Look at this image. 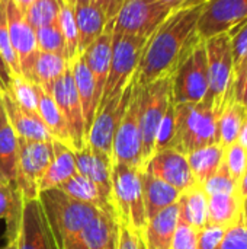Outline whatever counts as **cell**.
I'll list each match as a JSON object with an SVG mask.
<instances>
[{"label":"cell","instance_id":"cell-1","mask_svg":"<svg viewBox=\"0 0 247 249\" xmlns=\"http://www.w3.org/2000/svg\"><path fill=\"white\" fill-rule=\"evenodd\" d=\"M202 4L173 10L151 34L135 71V79L141 86L172 76L189 48L201 38L198 19Z\"/></svg>","mask_w":247,"mask_h":249},{"label":"cell","instance_id":"cell-2","mask_svg":"<svg viewBox=\"0 0 247 249\" xmlns=\"http://www.w3.org/2000/svg\"><path fill=\"white\" fill-rule=\"evenodd\" d=\"M141 169L125 163L112 165L111 203L121 226L143 233L147 225Z\"/></svg>","mask_w":247,"mask_h":249},{"label":"cell","instance_id":"cell-3","mask_svg":"<svg viewBox=\"0 0 247 249\" xmlns=\"http://www.w3.org/2000/svg\"><path fill=\"white\" fill-rule=\"evenodd\" d=\"M217 112L205 102L175 104V136L170 149L185 156L191 152L217 144Z\"/></svg>","mask_w":247,"mask_h":249},{"label":"cell","instance_id":"cell-4","mask_svg":"<svg viewBox=\"0 0 247 249\" xmlns=\"http://www.w3.org/2000/svg\"><path fill=\"white\" fill-rule=\"evenodd\" d=\"M38 200L42 204L60 249L66 242L80 239L83 229L99 210L93 206L73 200L60 188H51L39 193Z\"/></svg>","mask_w":247,"mask_h":249},{"label":"cell","instance_id":"cell-5","mask_svg":"<svg viewBox=\"0 0 247 249\" xmlns=\"http://www.w3.org/2000/svg\"><path fill=\"white\" fill-rule=\"evenodd\" d=\"M205 41L208 60V93L202 102L213 107L217 115L234 99V63L231 53V36L221 34Z\"/></svg>","mask_w":247,"mask_h":249},{"label":"cell","instance_id":"cell-6","mask_svg":"<svg viewBox=\"0 0 247 249\" xmlns=\"http://www.w3.org/2000/svg\"><path fill=\"white\" fill-rule=\"evenodd\" d=\"M208 93V60L205 41L199 38L185 54L172 74L175 104H198Z\"/></svg>","mask_w":247,"mask_h":249},{"label":"cell","instance_id":"cell-7","mask_svg":"<svg viewBox=\"0 0 247 249\" xmlns=\"http://www.w3.org/2000/svg\"><path fill=\"white\" fill-rule=\"evenodd\" d=\"M172 102V76L154 80L140 88L138 117L143 140V163H146L154 153L159 127Z\"/></svg>","mask_w":247,"mask_h":249},{"label":"cell","instance_id":"cell-8","mask_svg":"<svg viewBox=\"0 0 247 249\" xmlns=\"http://www.w3.org/2000/svg\"><path fill=\"white\" fill-rule=\"evenodd\" d=\"M147 39L148 38L114 32L109 74L99 105L124 92L138 69V63Z\"/></svg>","mask_w":247,"mask_h":249},{"label":"cell","instance_id":"cell-9","mask_svg":"<svg viewBox=\"0 0 247 249\" xmlns=\"http://www.w3.org/2000/svg\"><path fill=\"white\" fill-rule=\"evenodd\" d=\"M54 140L38 142L17 139V166L16 187L19 188L23 201L38 200L39 182L54 158Z\"/></svg>","mask_w":247,"mask_h":249},{"label":"cell","instance_id":"cell-10","mask_svg":"<svg viewBox=\"0 0 247 249\" xmlns=\"http://www.w3.org/2000/svg\"><path fill=\"white\" fill-rule=\"evenodd\" d=\"M172 12V7L157 0H124L111 20L112 32L150 38Z\"/></svg>","mask_w":247,"mask_h":249},{"label":"cell","instance_id":"cell-11","mask_svg":"<svg viewBox=\"0 0 247 249\" xmlns=\"http://www.w3.org/2000/svg\"><path fill=\"white\" fill-rule=\"evenodd\" d=\"M140 83L135 79L131 101L118 124L112 142V165L125 163L143 171V140L140 131Z\"/></svg>","mask_w":247,"mask_h":249},{"label":"cell","instance_id":"cell-12","mask_svg":"<svg viewBox=\"0 0 247 249\" xmlns=\"http://www.w3.org/2000/svg\"><path fill=\"white\" fill-rule=\"evenodd\" d=\"M135 85V74L124 89L121 95H116L98 107L95 120L87 131V144L93 150H98L112 159V142L118 124L131 101Z\"/></svg>","mask_w":247,"mask_h":249},{"label":"cell","instance_id":"cell-13","mask_svg":"<svg viewBox=\"0 0 247 249\" xmlns=\"http://www.w3.org/2000/svg\"><path fill=\"white\" fill-rule=\"evenodd\" d=\"M247 23V0H207L198 19V35L202 39L229 34Z\"/></svg>","mask_w":247,"mask_h":249},{"label":"cell","instance_id":"cell-14","mask_svg":"<svg viewBox=\"0 0 247 249\" xmlns=\"http://www.w3.org/2000/svg\"><path fill=\"white\" fill-rule=\"evenodd\" d=\"M48 93H51L63 117L66 118L71 136L73 150H80L86 147L87 144L86 121L70 69H67V71L51 85Z\"/></svg>","mask_w":247,"mask_h":249},{"label":"cell","instance_id":"cell-15","mask_svg":"<svg viewBox=\"0 0 247 249\" xmlns=\"http://www.w3.org/2000/svg\"><path fill=\"white\" fill-rule=\"evenodd\" d=\"M143 171L172 185L181 193L197 184L186 156L175 149H165L153 153V156L144 163Z\"/></svg>","mask_w":247,"mask_h":249},{"label":"cell","instance_id":"cell-16","mask_svg":"<svg viewBox=\"0 0 247 249\" xmlns=\"http://www.w3.org/2000/svg\"><path fill=\"white\" fill-rule=\"evenodd\" d=\"M17 249H60L39 200L23 204Z\"/></svg>","mask_w":247,"mask_h":249},{"label":"cell","instance_id":"cell-17","mask_svg":"<svg viewBox=\"0 0 247 249\" xmlns=\"http://www.w3.org/2000/svg\"><path fill=\"white\" fill-rule=\"evenodd\" d=\"M6 16L10 44L17 55L20 73L23 77H26L39 51L36 45V34L35 29L28 23L25 13L10 0H6Z\"/></svg>","mask_w":247,"mask_h":249},{"label":"cell","instance_id":"cell-18","mask_svg":"<svg viewBox=\"0 0 247 249\" xmlns=\"http://www.w3.org/2000/svg\"><path fill=\"white\" fill-rule=\"evenodd\" d=\"M112 38H114V32H112V25L109 22L103 34L99 38H96L82 53V58L95 80L98 107H99V102L105 89V83L109 74L111 55H112Z\"/></svg>","mask_w":247,"mask_h":249},{"label":"cell","instance_id":"cell-19","mask_svg":"<svg viewBox=\"0 0 247 249\" xmlns=\"http://www.w3.org/2000/svg\"><path fill=\"white\" fill-rule=\"evenodd\" d=\"M3 107L7 117V124L12 127L17 139L48 142L54 140L36 112H31L20 107L9 93H1Z\"/></svg>","mask_w":247,"mask_h":249},{"label":"cell","instance_id":"cell-20","mask_svg":"<svg viewBox=\"0 0 247 249\" xmlns=\"http://www.w3.org/2000/svg\"><path fill=\"white\" fill-rule=\"evenodd\" d=\"M121 225L114 209H99L83 229L80 239L87 249H118Z\"/></svg>","mask_w":247,"mask_h":249},{"label":"cell","instance_id":"cell-21","mask_svg":"<svg viewBox=\"0 0 247 249\" xmlns=\"http://www.w3.org/2000/svg\"><path fill=\"white\" fill-rule=\"evenodd\" d=\"M23 204L16 182H0V247L17 241Z\"/></svg>","mask_w":247,"mask_h":249},{"label":"cell","instance_id":"cell-22","mask_svg":"<svg viewBox=\"0 0 247 249\" xmlns=\"http://www.w3.org/2000/svg\"><path fill=\"white\" fill-rule=\"evenodd\" d=\"M179 223L178 203L166 207L147 220L146 229L141 233L147 249H170L173 235Z\"/></svg>","mask_w":247,"mask_h":249},{"label":"cell","instance_id":"cell-23","mask_svg":"<svg viewBox=\"0 0 247 249\" xmlns=\"http://www.w3.org/2000/svg\"><path fill=\"white\" fill-rule=\"evenodd\" d=\"M77 172L87 177L98 184L106 194L111 196V177H112V159L92 147L86 146L80 150H74Z\"/></svg>","mask_w":247,"mask_h":249},{"label":"cell","instance_id":"cell-24","mask_svg":"<svg viewBox=\"0 0 247 249\" xmlns=\"http://www.w3.org/2000/svg\"><path fill=\"white\" fill-rule=\"evenodd\" d=\"M77 34H79V50L80 54L106 29L111 22L106 13L93 3H80L73 6Z\"/></svg>","mask_w":247,"mask_h":249},{"label":"cell","instance_id":"cell-25","mask_svg":"<svg viewBox=\"0 0 247 249\" xmlns=\"http://www.w3.org/2000/svg\"><path fill=\"white\" fill-rule=\"evenodd\" d=\"M68 69L71 71L74 86L82 104L84 121H86V128L89 131L95 115L98 109V101H96V88H95V80L92 73L89 71L87 66L84 64L82 55H77L68 63Z\"/></svg>","mask_w":247,"mask_h":249},{"label":"cell","instance_id":"cell-26","mask_svg":"<svg viewBox=\"0 0 247 249\" xmlns=\"http://www.w3.org/2000/svg\"><path fill=\"white\" fill-rule=\"evenodd\" d=\"M208 225L223 229L245 225L243 204L239 194L208 196Z\"/></svg>","mask_w":247,"mask_h":249},{"label":"cell","instance_id":"cell-27","mask_svg":"<svg viewBox=\"0 0 247 249\" xmlns=\"http://www.w3.org/2000/svg\"><path fill=\"white\" fill-rule=\"evenodd\" d=\"M52 144H54V158L39 182V193L51 188H58L67 179H70L73 175L77 174L74 150L57 140H54Z\"/></svg>","mask_w":247,"mask_h":249},{"label":"cell","instance_id":"cell-28","mask_svg":"<svg viewBox=\"0 0 247 249\" xmlns=\"http://www.w3.org/2000/svg\"><path fill=\"white\" fill-rule=\"evenodd\" d=\"M141 182H143V198H144L147 220L151 219L159 212L165 210L166 207L176 204L181 197L179 190L154 178L153 175L144 171L141 172Z\"/></svg>","mask_w":247,"mask_h":249},{"label":"cell","instance_id":"cell-29","mask_svg":"<svg viewBox=\"0 0 247 249\" xmlns=\"http://www.w3.org/2000/svg\"><path fill=\"white\" fill-rule=\"evenodd\" d=\"M179 220L188 223L194 229L199 231L208 225V196L202 185L194 187L181 193L178 200Z\"/></svg>","mask_w":247,"mask_h":249},{"label":"cell","instance_id":"cell-30","mask_svg":"<svg viewBox=\"0 0 247 249\" xmlns=\"http://www.w3.org/2000/svg\"><path fill=\"white\" fill-rule=\"evenodd\" d=\"M58 188L64 194L80 203L93 206L96 209H114L111 203V196L106 194L98 184H95L87 177L79 172L73 175L70 179H67Z\"/></svg>","mask_w":247,"mask_h":249},{"label":"cell","instance_id":"cell-31","mask_svg":"<svg viewBox=\"0 0 247 249\" xmlns=\"http://www.w3.org/2000/svg\"><path fill=\"white\" fill-rule=\"evenodd\" d=\"M68 69V60L60 54L38 51L32 67L25 79L41 86L44 90H49L51 85L61 77Z\"/></svg>","mask_w":247,"mask_h":249},{"label":"cell","instance_id":"cell-32","mask_svg":"<svg viewBox=\"0 0 247 249\" xmlns=\"http://www.w3.org/2000/svg\"><path fill=\"white\" fill-rule=\"evenodd\" d=\"M38 115L41 117L42 123L45 124L54 140L73 149L71 136L66 118L63 117L51 93L45 92L41 86H38Z\"/></svg>","mask_w":247,"mask_h":249},{"label":"cell","instance_id":"cell-33","mask_svg":"<svg viewBox=\"0 0 247 249\" xmlns=\"http://www.w3.org/2000/svg\"><path fill=\"white\" fill-rule=\"evenodd\" d=\"M189 168L195 178V182L202 185L207 179H210L223 165L224 162V147L218 143L197 149L186 155Z\"/></svg>","mask_w":247,"mask_h":249},{"label":"cell","instance_id":"cell-34","mask_svg":"<svg viewBox=\"0 0 247 249\" xmlns=\"http://www.w3.org/2000/svg\"><path fill=\"white\" fill-rule=\"evenodd\" d=\"M247 117V108L231 99L217 118V136L221 147H229L237 142L240 130Z\"/></svg>","mask_w":247,"mask_h":249},{"label":"cell","instance_id":"cell-35","mask_svg":"<svg viewBox=\"0 0 247 249\" xmlns=\"http://www.w3.org/2000/svg\"><path fill=\"white\" fill-rule=\"evenodd\" d=\"M17 166V136L9 124L0 128V182H15Z\"/></svg>","mask_w":247,"mask_h":249},{"label":"cell","instance_id":"cell-36","mask_svg":"<svg viewBox=\"0 0 247 249\" xmlns=\"http://www.w3.org/2000/svg\"><path fill=\"white\" fill-rule=\"evenodd\" d=\"M57 25L63 34L66 42V55L68 63L80 54L79 50V34L74 16V7L64 0H60V10L57 16Z\"/></svg>","mask_w":247,"mask_h":249},{"label":"cell","instance_id":"cell-37","mask_svg":"<svg viewBox=\"0 0 247 249\" xmlns=\"http://www.w3.org/2000/svg\"><path fill=\"white\" fill-rule=\"evenodd\" d=\"M60 10V0H33L26 9L25 18L28 23L33 28H42L57 22Z\"/></svg>","mask_w":247,"mask_h":249},{"label":"cell","instance_id":"cell-38","mask_svg":"<svg viewBox=\"0 0 247 249\" xmlns=\"http://www.w3.org/2000/svg\"><path fill=\"white\" fill-rule=\"evenodd\" d=\"M9 95L25 109L38 114V85L23 76H13Z\"/></svg>","mask_w":247,"mask_h":249},{"label":"cell","instance_id":"cell-39","mask_svg":"<svg viewBox=\"0 0 247 249\" xmlns=\"http://www.w3.org/2000/svg\"><path fill=\"white\" fill-rule=\"evenodd\" d=\"M35 34H36V45H38L39 51L60 54L67 58L66 42H64L63 34H61L57 22L52 25H47V26L35 29Z\"/></svg>","mask_w":247,"mask_h":249},{"label":"cell","instance_id":"cell-40","mask_svg":"<svg viewBox=\"0 0 247 249\" xmlns=\"http://www.w3.org/2000/svg\"><path fill=\"white\" fill-rule=\"evenodd\" d=\"M207 196L214 194H239V182L233 178L229 168L223 162L220 169L202 184Z\"/></svg>","mask_w":247,"mask_h":249},{"label":"cell","instance_id":"cell-41","mask_svg":"<svg viewBox=\"0 0 247 249\" xmlns=\"http://www.w3.org/2000/svg\"><path fill=\"white\" fill-rule=\"evenodd\" d=\"M0 53L6 60L9 69L13 76H22L17 55L10 44L9 28H7V16H6V0H0Z\"/></svg>","mask_w":247,"mask_h":249},{"label":"cell","instance_id":"cell-42","mask_svg":"<svg viewBox=\"0 0 247 249\" xmlns=\"http://www.w3.org/2000/svg\"><path fill=\"white\" fill-rule=\"evenodd\" d=\"M224 163L233 178L240 182L247 174V150L237 142L224 149Z\"/></svg>","mask_w":247,"mask_h":249},{"label":"cell","instance_id":"cell-43","mask_svg":"<svg viewBox=\"0 0 247 249\" xmlns=\"http://www.w3.org/2000/svg\"><path fill=\"white\" fill-rule=\"evenodd\" d=\"M234 74L247 66V23L231 35Z\"/></svg>","mask_w":247,"mask_h":249},{"label":"cell","instance_id":"cell-44","mask_svg":"<svg viewBox=\"0 0 247 249\" xmlns=\"http://www.w3.org/2000/svg\"><path fill=\"white\" fill-rule=\"evenodd\" d=\"M170 249H198V231L179 220Z\"/></svg>","mask_w":247,"mask_h":249},{"label":"cell","instance_id":"cell-45","mask_svg":"<svg viewBox=\"0 0 247 249\" xmlns=\"http://www.w3.org/2000/svg\"><path fill=\"white\" fill-rule=\"evenodd\" d=\"M217 249H247L246 225H236L229 228Z\"/></svg>","mask_w":247,"mask_h":249},{"label":"cell","instance_id":"cell-46","mask_svg":"<svg viewBox=\"0 0 247 249\" xmlns=\"http://www.w3.org/2000/svg\"><path fill=\"white\" fill-rule=\"evenodd\" d=\"M227 229L207 225L198 231V249H217Z\"/></svg>","mask_w":247,"mask_h":249},{"label":"cell","instance_id":"cell-47","mask_svg":"<svg viewBox=\"0 0 247 249\" xmlns=\"http://www.w3.org/2000/svg\"><path fill=\"white\" fill-rule=\"evenodd\" d=\"M64 1H67L71 6H76L80 3H93V4L99 6L106 13L109 20H114V18L116 16L124 0H64Z\"/></svg>","mask_w":247,"mask_h":249},{"label":"cell","instance_id":"cell-48","mask_svg":"<svg viewBox=\"0 0 247 249\" xmlns=\"http://www.w3.org/2000/svg\"><path fill=\"white\" fill-rule=\"evenodd\" d=\"M234 101L247 108V66L234 74Z\"/></svg>","mask_w":247,"mask_h":249},{"label":"cell","instance_id":"cell-49","mask_svg":"<svg viewBox=\"0 0 247 249\" xmlns=\"http://www.w3.org/2000/svg\"><path fill=\"white\" fill-rule=\"evenodd\" d=\"M118 249H140V233H135L131 229L121 226Z\"/></svg>","mask_w":247,"mask_h":249},{"label":"cell","instance_id":"cell-50","mask_svg":"<svg viewBox=\"0 0 247 249\" xmlns=\"http://www.w3.org/2000/svg\"><path fill=\"white\" fill-rule=\"evenodd\" d=\"M12 79H13V73L9 69L6 60L3 58V55L0 53V93H9L10 92Z\"/></svg>","mask_w":247,"mask_h":249},{"label":"cell","instance_id":"cell-51","mask_svg":"<svg viewBox=\"0 0 247 249\" xmlns=\"http://www.w3.org/2000/svg\"><path fill=\"white\" fill-rule=\"evenodd\" d=\"M169 7H172L173 10L178 9H183V7H189V6H197V4H202L207 0H157Z\"/></svg>","mask_w":247,"mask_h":249},{"label":"cell","instance_id":"cell-52","mask_svg":"<svg viewBox=\"0 0 247 249\" xmlns=\"http://www.w3.org/2000/svg\"><path fill=\"white\" fill-rule=\"evenodd\" d=\"M239 196H240V200L243 204V220L247 226V174L239 182Z\"/></svg>","mask_w":247,"mask_h":249},{"label":"cell","instance_id":"cell-53","mask_svg":"<svg viewBox=\"0 0 247 249\" xmlns=\"http://www.w3.org/2000/svg\"><path fill=\"white\" fill-rule=\"evenodd\" d=\"M237 143H239L240 146H243V147L247 150V117H246V120H245V124H243L242 130H240V134H239Z\"/></svg>","mask_w":247,"mask_h":249},{"label":"cell","instance_id":"cell-54","mask_svg":"<svg viewBox=\"0 0 247 249\" xmlns=\"http://www.w3.org/2000/svg\"><path fill=\"white\" fill-rule=\"evenodd\" d=\"M61 249H87V248H86V245L83 244V241H82V239H76V241H71V242H66Z\"/></svg>","mask_w":247,"mask_h":249},{"label":"cell","instance_id":"cell-55","mask_svg":"<svg viewBox=\"0 0 247 249\" xmlns=\"http://www.w3.org/2000/svg\"><path fill=\"white\" fill-rule=\"evenodd\" d=\"M10 1H12L17 9H20V10L25 13V12H26V9L32 4V1H33V0H10Z\"/></svg>","mask_w":247,"mask_h":249},{"label":"cell","instance_id":"cell-56","mask_svg":"<svg viewBox=\"0 0 247 249\" xmlns=\"http://www.w3.org/2000/svg\"><path fill=\"white\" fill-rule=\"evenodd\" d=\"M7 124V117H6V111H4V107H3V101H1V93H0V128L3 125Z\"/></svg>","mask_w":247,"mask_h":249},{"label":"cell","instance_id":"cell-57","mask_svg":"<svg viewBox=\"0 0 247 249\" xmlns=\"http://www.w3.org/2000/svg\"><path fill=\"white\" fill-rule=\"evenodd\" d=\"M0 249H17V241H13V242L7 244L4 247H0Z\"/></svg>","mask_w":247,"mask_h":249},{"label":"cell","instance_id":"cell-58","mask_svg":"<svg viewBox=\"0 0 247 249\" xmlns=\"http://www.w3.org/2000/svg\"><path fill=\"white\" fill-rule=\"evenodd\" d=\"M140 249H147L146 244H144V239H143V236H141V233H140Z\"/></svg>","mask_w":247,"mask_h":249}]
</instances>
